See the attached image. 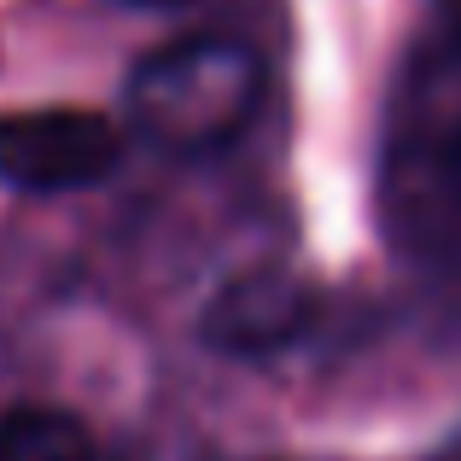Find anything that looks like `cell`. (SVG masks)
Masks as SVG:
<instances>
[{"instance_id":"cell-1","label":"cell","mask_w":461,"mask_h":461,"mask_svg":"<svg viewBox=\"0 0 461 461\" xmlns=\"http://www.w3.org/2000/svg\"><path fill=\"white\" fill-rule=\"evenodd\" d=\"M269 70L251 41L228 30H193L158 41L123 77L129 129L164 158L228 152L263 112Z\"/></svg>"},{"instance_id":"cell-2","label":"cell","mask_w":461,"mask_h":461,"mask_svg":"<svg viewBox=\"0 0 461 461\" xmlns=\"http://www.w3.org/2000/svg\"><path fill=\"white\" fill-rule=\"evenodd\" d=\"M123 158L112 117L82 105L0 112V187L12 193H77L105 181Z\"/></svg>"},{"instance_id":"cell-3","label":"cell","mask_w":461,"mask_h":461,"mask_svg":"<svg viewBox=\"0 0 461 461\" xmlns=\"http://www.w3.org/2000/svg\"><path fill=\"white\" fill-rule=\"evenodd\" d=\"M321 298L293 275H246L228 281L222 293L204 304L199 315V339L216 357H240V362H263L293 350L298 339H310Z\"/></svg>"},{"instance_id":"cell-4","label":"cell","mask_w":461,"mask_h":461,"mask_svg":"<svg viewBox=\"0 0 461 461\" xmlns=\"http://www.w3.org/2000/svg\"><path fill=\"white\" fill-rule=\"evenodd\" d=\"M0 461H117L100 432L59 403H12L0 415Z\"/></svg>"},{"instance_id":"cell-5","label":"cell","mask_w":461,"mask_h":461,"mask_svg":"<svg viewBox=\"0 0 461 461\" xmlns=\"http://www.w3.org/2000/svg\"><path fill=\"white\" fill-rule=\"evenodd\" d=\"M427 47L444 59V65H461V0H438V6H432Z\"/></svg>"},{"instance_id":"cell-6","label":"cell","mask_w":461,"mask_h":461,"mask_svg":"<svg viewBox=\"0 0 461 461\" xmlns=\"http://www.w3.org/2000/svg\"><path fill=\"white\" fill-rule=\"evenodd\" d=\"M112 6H135V12H181V6H199V0H112Z\"/></svg>"},{"instance_id":"cell-7","label":"cell","mask_w":461,"mask_h":461,"mask_svg":"<svg viewBox=\"0 0 461 461\" xmlns=\"http://www.w3.org/2000/svg\"><path fill=\"white\" fill-rule=\"evenodd\" d=\"M444 169H450V181H456V187H461V123H456L450 147H444Z\"/></svg>"}]
</instances>
